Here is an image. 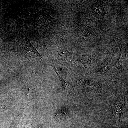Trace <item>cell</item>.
<instances>
[{"label": "cell", "mask_w": 128, "mask_h": 128, "mask_svg": "<svg viewBox=\"0 0 128 128\" xmlns=\"http://www.w3.org/2000/svg\"><path fill=\"white\" fill-rule=\"evenodd\" d=\"M124 103V98L123 96L121 97L116 102L112 108L114 115L118 119H119L121 116L122 111Z\"/></svg>", "instance_id": "6da1fadb"}, {"label": "cell", "mask_w": 128, "mask_h": 128, "mask_svg": "<svg viewBox=\"0 0 128 128\" xmlns=\"http://www.w3.org/2000/svg\"><path fill=\"white\" fill-rule=\"evenodd\" d=\"M52 66L53 68H54V71L56 72V74H57V75L59 78V80H60V82L62 83V86H63V87H64V89L65 90H70L71 89L72 86L70 83L68 82H66L65 80H64L63 78H62L61 76H60V75L58 73H57V71H56V69L55 66Z\"/></svg>", "instance_id": "7a4b0ae2"}]
</instances>
